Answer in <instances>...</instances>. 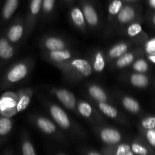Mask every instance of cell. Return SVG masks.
Listing matches in <instances>:
<instances>
[{"instance_id":"cell-1","label":"cell","mask_w":155,"mask_h":155,"mask_svg":"<svg viewBox=\"0 0 155 155\" xmlns=\"http://www.w3.org/2000/svg\"><path fill=\"white\" fill-rule=\"evenodd\" d=\"M18 97L12 92L5 93L0 97V114L2 116H14L18 113L17 110V103Z\"/></svg>"},{"instance_id":"cell-2","label":"cell","mask_w":155,"mask_h":155,"mask_svg":"<svg viewBox=\"0 0 155 155\" xmlns=\"http://www.w3.org/2000/svg\"><path fill=\"white\" fill-rule=\"evenodd\" d=\"M28 73V68L25 64L20 63L15 65L7 73L6 80L9 83H17L27 76Z\"/></svg>"},{"instance_id":"cell-3","label":"cell","mask_w":155,"mask_h":155,"mask_svg":"<svg viewBox=\"0 0 155 155\" xmlns=\"http://www.w3.org/2000/svg\"><path fill=\"white\" fill-rule=\"evenodd\" d=\"M50 114L53 119L56 121L61 127L64 129L69 128L71 126V121L67 114L57 105H52L50 107Z\"/></svg>"},{"instance_id":"cell-4","label":"cell","mask_w":155,"mask_h":155,"mask_svg":"<svg viewBox=\"0 0 155 155\" xmlns=\"http://www.w3.org/2000/svg\"><path fill=\"white\" fill-rule=\"evenodd\" d=\"M101 140L107 144L114 145L121 140V134L113 128H104L100 133Z\"/></svg>"},{"instance_id":"cell-5","label":"cell","mask_w":155,"mask_h":155,"mask_svg":"<svg viewBox=\"0 0 155 155\" xmlns=\"http://www.w3.org/2000/svg\"><path fill=\"white\" fill-rule=\"evenodd\" d=\"M58 99L63 104L64 106L69 109L74 108L76 104V98L73 93L66 89H58L55 93Z\"/></svg>"},{"instance_id":"cell-6","label":"cell","mask_w":155,"mask_h":155,"mask_svg":"<svg viewBox=\"0 0 155 155\" xmlns=\"http://www.w3.org/2000/svg\"><path fill=\"white\" fill-rule=\"evenodd\" d=\"M71 66L85 77H89L92 74V67L89 64V62L85 59H74L71 62Z\"/></svg>"},{"instance_id":"cell-7","label":"cell","mask_w":155,"mask_h":155,"mask_svg":"<svg viewBox=\"0 0 155 155\" xmlns=\"http://www.w3.org/2000/svg\"><path fill=\"white\" fill-rule=\"evenodd\" d=\"M83 15L85 21L91 26H95L98 22V17L95 9L91 5L86 4L83 6Z\"/></svg>"},{"instance_id":"cell-8","label":"cell","mask_w":155,"mask_h":155,"mask_svg":"<svg viewBox=\"0 0 155 155\" xmlns=\"http://www.w3.org/2000/svg\"><path fill=\"white\" fill-rule=\"evenodd\" d=\"M14 54V48L5 38L0 39V58L8 60Z\"/></svg>"},{"instance_id":"cell-9","label":"cell","mask_w":155,"mask_h":155,"mask_svg":"<svg viewBox=\"0 0 155 155\" xmlns=\"http://www.w3.org/2000/svg\"><path fill=\"white\" fill-rule=\"evenodd\" d=\"M19 0H6L3 5L2 15L4 19L8 20L13 15L18 8Z\"/></svg>"},{"instance_id":"cell-10","label":"cell","mask_w":155,"mask_h":155,"mask_svg":"<svg viewBox=\"0 0 155 155\" xmlns=\"http://www.w3.org/2000/svg\"><path fill=\"white\" fill-rule=\"evenodd\" d=\"M24 29L21 24H15L9 28L7 33V37L9 42H17L22 37Z\"/></svg>"},{"instance_id":"cell-11","label":"cell","mask_w":155,"mask_h":155,"mask_svg":"<svg viewBox=\"0 0 155 155\" xmlns=\"http://www.w3.org/2000/svg\"><path fill=\"white\" fill-rule=\"evenodd\" d=\"M135 17V12L133 8L130 6L122 8L117 14V19L122 24L130 22Z\"/></svg>"},{"instance_id":"cell-12","label":"cell","mask_w":155,"mask_h":155,"mask_svg":"<svg viewBox=\"0 0 155 155\" xmlns=\"http://www.w3.org/2000/svg\"><path fill=\"white\" fill-rule=\"evenodd\" d=\"M45 45L47 49L51 51H57L65 48V43L62 39L57 37H49L45 40Z\"/></svg>"},{"instance_id":"cell-13","label":"cell","mask_w":155,"mask_h":155,"mask_svg":"<svg viewBox=\"0 0 155 155\" xmlns=\"http://www.w3.org/2000/svg\"><path fill=\"white\" fill-rule=\"evenodd\" d=\"M89 93L94 99L98 101V102H106L107 101V95L101 87L98 86H91L89 88Z\"/></svg>"},{"instance_id":"cell-14","label":"cell","mask_w":155,"mask_h":155,"mask_svg":"<svg viewBox=\"0 0 155 155\" xmlns=\"http://www.w3.org/2000/svg\"><path fill=\"white\" fill-rule=\"evenodd\" d=\"M36 124L42 132L47 134H51L56 130L55 125L51 121L43 117L39 118L36 121Z\"/></svg>"},{"instance_id":"cell-15","label":"cell","mask_w":155,"mask_h":155,"mask_svg":"<svg viewBox=\"0 0 155 155\" xmlns=\"http://www.w3.org/2000/svg\"><path fill=\"white\" fill-rule=\"evenodd\" d=\"M50 58L55 62H62L69 60L71 58V53L68 50L61 49L57 51H51L50 52Z\"/></svg>"},{"instance_id":"cell-16","label":"cell","mask_w":155,"mask_h":155,"mask_svg":"<svg viewBox=\"0 0 155 155\" xmlns=\"http://www.w3.org/2000/svg\"><path fill=\"white\" fill-rule=\"evenodd\" d=\"M71 16L73 22L76 26L81 27L84 25L85 18L81 9L77 7L74 8L71 12Z\"/></svg>"},{"instance_id":"cell-17","label":"cell","mask_w":155,"mask_h":155,"mask_svg":"<svg viewBox=\"0 0 155 155\" xmlns=\"http://www.w3.org/2000/svg\"><path fill=\"white\" fill-rule=\"evenodd\" d=\"M127 49H128V46L126 43L121 42V43L117 44L110 48L109 51V56L112 58H117L127 52Z\"/></svg>"},{"instance_id":"cell-18","label":"cell","mask_w":155,"mask_h":155,"mask_svg":"<svg viewBox=\"0 0 155 155\" xmlns=\"http://www.w3.org/2000/svg\"><path fill=\"white\" fill-rule=\"evenodd\" d=\"M12 128V121L8 117H0V136H5L8 134Z\"/></svg>"},{"instance_id":"cell-19","label":"cell","mask_w":155,"mask_h":155,"mask_svg":"<svg viewBox=\"0 0 155 155\" xmlns=\"http://www.w3.org/2000/svg\"><path fill=\"white\" fill-rule=\"evenodd\" d=\"M98 107H99L100 110L104 114V115H106L107 117L110 118H116L117 117V110H116V108H114V107H112L111 105L108 104L106 102H99L98 104Z\"/></svg>"},{"instance_id":"cell-20","label":"cell","mask_w":155,"mask_h":155,"mask_svg":"<svg viewBox=\"0 0 155 155\" xmlns=\"http://www.w3.org/2000/svg\"><path fill=\"white\" fill-rule=\"evenodd\" d=\"M130 82H131V83L134 86L142 88L145 87V86H146L148 85V80L146 77V76L143 75V74H135L131 76Z\"/></svg>"},{"instance_id":"cell-21","label":"cell","mask_w":155,"mask_h":155,"mask_svg":"<svg viewBox=\"0 0 155 155\" xmlns=\"http://www.w3.org/2000/svg\"><path fill=\"white\" fill-rule=\"evenodd\" d=\"M123 104L127 110L132 112V113H137L140 108L137 101H136L134 98H131V97H125L123 99Z\"/></svg>"},{"instance_id":"cell-22","label":"cell","mask_w":155,"mask_h":155,"mask_svg":"<svg viewBox=\"0 0 155 155\" xmlns=\"http://www.w3.org/2000/svg\"><path fill=\"white\" fill-rule=\"evenodd\" d=\"M93 68L96 72L101 73L105 68V61L102 53L98 51L95 54L93 61Z\"/></svg>"},{"instance_id":"cell-23","label":"cell","mask_w":155,"mask_h":155,"mask_svg":"<svg viewBox=\"0 0 155 155\" xmlns=\"http://www.w3.org/2000/svg\"><path fill=\"white\" fill-rule=\"evenodd\" d=\"M30 102V96L28 94H23L18 97V103H17V110L18 113L23 111L28 107Z\"/></svg>"},{"instance_id":"cell-24","label":"cell","mask_w":155,"mask_h":155,"mask_svg":"<svg viewBox=\"0 0 155 155\" xmlns=\"http://www.w3.org/2000/svg\"><path fill=\"white\" fill-rule=\"evenodd\" d=\"M119 58H120L117 61V66L120 68H125V67L130 65L134 59V56L132 53H124L123 55Z\"/></svg>"},{"instance_id":"cell-25","label":"cell","mask_w":155,"mask_h":155,"mask_svg":"<svg viewBox=\"0 0 155 155\" xmlns=\"http://www.w3.org/2000/svg\"><path fill=\"white\" fill-rule=\"evenodd\" d=\"M78 110L84 117H89L92 115V106L86 101H81L78 104Z\"/></svg>"},{"instance_id":"cell-26","label":"cell","mask_w":155,"mask_h":155,"mask_svg":"<svg viewBox=\"0 0 155 155\" xmlns=\"http://www.w3.org/2000/svg\"><path fill=\"white\" fill-rule=\"evenodd\" d=\"M122 8L123 3L121 0H113L109 5L108 12L110 15H117Z\"/></svg>"},{"instance_id":"cell-27","label":"cell","mask_w":155,"mask_h":155,"mask_svg":"<svg viewBox=\"0 0 155 155\" xmlns=\"http://www.w3.org/2000/svg\"><path fill=\"white\" fill-rule=\"evenodd\" d=\"M148 68V64L143 59H139V60L136 61L134 63V64H133V69L139 73L145 72V71H147Z\"/></svg>"},{"instance_id":"cell-28","label":"cell","mask_w":155,"mask_h":155,"mask_svg":"<svg viewBox=\"0 0 155 155\" xmlns=\"http://www.w3.org/2000/svg\"><path fill=\"white\" fill-rule=\"evenodd\" d=\"M142 26L139 24L135 23V24H131L128 27V29H127V33H128L130 36H136L142 32Z\"/></svg>"},{"instance_id":"cell-29","label":"cell","mask_w":155,"mask_h":155,"mask_svg":"<svg viewBox=\"0 0 155 155\" xmlns=\"http://www.w3.org/2000/svg\"><path fill=\"white\" fill-rule=\"evenodd\" d=\"M115 154L117 155H133V152L132 151L130 145L121 144L118 146Z\"/></svg>"},{"instance_id":"cell-30","label":"cell","mask_w":155,"mask_h":155,"mask_svg":"<svg viewBox=\"0 0 155 155\" xmlns=\"http://www.w3.org/2000/svg\"><path fill=\"white\" fill-rule=\"evenodd\" d=\"M42 0H31L30 2V12L33 15H37L40 11V8L42 6Z\"/></svg>"},{"instance_id":"cell-31","label":"cell","mask_w":155,"mask_h":155,"mask_svg":"<svg viewBox=\"0 0 155 155\" xmlns=\"http://www.w3.org/2000/svg\"><path fill=\"white\" fill-rule=\"evenodd\" d=\"M22 154L24 155H35L34 148L30 142H25L22 145Z\"/></svg>"},{"instance_id":"cell-32","label":"cell","mask_w":155,"mask_h":155,"mask_svg":"<svg viewBox=\"0 0 155 155\" xmlns=\"http://www.w3.org/2000/svg\"><path fill=\"white\" fill-rule=\"evenodd\" d=\"M131 150L133 152V154H137L141 155H145L148 154V151H147L146 148L138 143H133V145H132Z\"/></svg>"},{"instance_id":"cell-33","label":"cell","mask_w":155,"mask_h":155,"mask_svg":"<svg viewBox=\"0 0 155 155\" xmlns=\"http://www.w3.org/2000/svg\"><path fill=\"white\" fill-rule=\"evenodd\" d=\"M142 127L146 130L155 128V117H150L144 119L142 122Z\"/></svg>"},{"instance_id":"cell-34","label":"cell","mask_w":155,"mask_h":155,"mask_svg":"<svg viewBox=\"0 0 155 155\" xmlns=\"http://www.w3.org/2000/svg\"><path fill=\"white\" fill-rule=\"evenodd\" d=\"M145 48L148 54L155 55V38L150 39L146 42Z\"/></svg>"},{"instance_id":"cell-35","label":"cell","mask_w":155,"mask_h":155,"mask_svg":"<svg viewBox=\"0 0 155 155\" xmlns=\"http://www.w3.org/2000/svg\"><path fill=\"white\" fill-rule=\"evenodd\" d=\"M55 0H42V6L45 12H50L53 9Z\"/></svg>"},{"instance_id":"cell-36","label":"cell","mask_w":155,"mask_h":155,"mask_svg":"<svg viewBox=\"0 0 155 155\" xmlns=\"http://www.w3.org/2000/svg\"><path fill=\"white\" fill-rule=\"evenodd\" d=\"M146 137L149 143L152 146L155 147V130L154 129H151L148 130V131L146 133Z\"/></svg>"},{"instance_id":"cell-37","label":"cell","mask_w":155,"mask_h":155,"mask_svg":"<svg viewBox=\"0 0 155 155\" xmlns=\"http://www.w3.org/2000/svg\"><path fill=\"white\" fill-rule=\"evenodd\" d=\"M148 59H149L151 62H153V63L155 64V55H151V54H149V56H148Z\"/></svg>"},{"instance_id":"cell-38","label":"cell","mask_w":155,"mask_h":155,"mask_svg":"<svg viewBox=\"0 0 155 155\" xmlns=\"http://www.w3.org/2000/svg\"><path fill=\"white\" fill-rule=\"evenodd\" d=\"M149 4L151 7L155 8V0H149Z\"/></svg>"},{"instance_id":"cell-39","label":"cell","mask_w":155,"mask_h":155,"mask_svg":"<svg viewBox=\"0 0 155 155\" xmlns=\"http://www.w3.org/2000/svg\"><path fill=\"white\" fill-rule=\"evenodd\" d=\"M89 155H98L99 154V153L95 152V151H92V152H89Z\"/></svg>"},{"instance_id":"cell-40","label":"cell","mask_w":155,"mask_h":155,"mask_svg":"<svg viewBox=\"0 0 155 155\" xmlns=\"http://www.w3.org/2000/svg\"><path fill=\"white\" fill-rule=\"evenodd\" d=\"M153 21H154V24H155V16L154 17V18H153Z\"/></svg>"},{"instance_id":"cell-41","label":"cell","mask_w":155,"mask_h":155,"mask_svg":"<svg viewBox=\"0 0 155 155\" xmlns=\"http://www.w3.org/2000/svg\"><path fill=\"white\" fill-rule=\"evenodd\" d=\"M127 1H133V0H127Z\"/></svg>"}]
</instances>
